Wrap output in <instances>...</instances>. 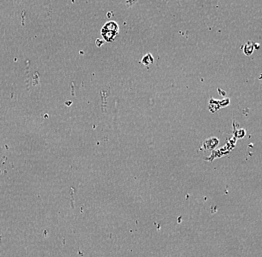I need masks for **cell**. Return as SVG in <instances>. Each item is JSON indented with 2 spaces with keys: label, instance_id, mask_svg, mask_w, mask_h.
I'll use <instances>...</instances> for the list:
<instances>
[{
  "label": "cell",
  "instance_id": "6da1fadb",
  "mask_svg": "<svg viewBox=\"0 0 262 257\" xmlns=\"http://www.w3.org/2000/svg\"><path fill=\"white\" fill-rule=\"evenodd\" d=\"M119 32V26L115 21H110L104 24L101 30V34L104 41L111 42L114 41L116 36Z\"/></svg>",
  "mask_w": 262,
  "mask_h": 257
},
{
  "label": "cell",
  "instance_id": "7a4b0ae2",
  "mask_svg": "<svg viewBox=\"0 0 262 257\" xmlns=\"http://www.w3.org/2000/svg\"><path fill=\"white\" fill-rule=\"evenodd\" d=\"M219 144L218 138L216 137H211V138H207L202 144V150L203 151H211L217 146Z\"/></svg>",
  "mask_w": 262,
  "mask_h": 257
},
{
  "label": "cell",
  "instance_id": "3957f363",
  "mask_svg": "<svg viewBox=\"0 0 262 257\" xmlns=\"http://www.w3.org/2000/svg\"><path fill=\"white\" fill-rule=\"evenodd\" d=\"M254 49V43L252 41H248L246 44L244 45V53L246 56H250L253 53Z\"/></svg>",
  "mask_w": 262,
  "mask_h": 257
},
{
  "label": "cell",
  "instance_id": "277c9868",
  "mask_svg": "<svg viewBox=\"0 0 262 257\" xmlns=\"http://www.w3.org/2000/svg\"><path fill=\"white\" fill-rule=\"evenodd\" d=\"M154 59L152 55H151V54H147V55H145L144 57L141 58V63L145 65H149L152 64V63H154Z\"/></svg>",
  "mask_w": 262,
  "mask_h": 257
},
{
  "label": "cell",
  "instance_id": "5b68a950",
  "mask_svg": "<svg viewBox=\"0 0 262 257\" xmlns=\"http://www.w3.org/2000/svg\"><path fill=\"white\" fill-rule=\"evenodd\" d=\"M103 43H104V41H102V40H99V39H98V40H96V45H97V46H98V47H100V46Z\"/></svg>",
  "mask_w": 262,
  "mask_h": 257
}]
</instances>
